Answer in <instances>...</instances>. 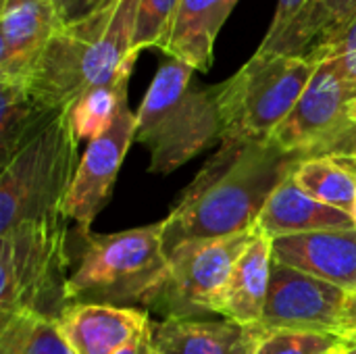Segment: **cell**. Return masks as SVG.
Returning a JSON list of instances; mask_svg holds the SVG:
<instances>
[{
	"label": "cell",
	"mask_w": 356,
	"mask_h": 354,
	"mask_svg": "<svg viewBox=\"0 0 356 354\" xmlns=\"http://www.w3.org/2000/svg\"><path fill=\"white\" fill-rule=\"evenodd\" d=\"M302 156L271 142H221L184 190L165 221V250L188 240H213L252 232L273 190Z\"/></svg>",
	"instance_id": "obj_1"
},
{
	"label": "cell",
	"mask_w": 356,
	"mask_h": 354,
	"mask_svg": "<svg viewBox=\"0 0 356 354\" xmlns=\"http://www.w3.org/2000/svg\"><path fill=\"white\" fill-rule=\"evenodd\" d=\"M140 0H111L88 19L63 25L44 50L29 96L50 115L69 111L94 88L131 75Z\"/></svg>",
	"instance_id": "obj_2"
},
{
	"label": "cell",
	"mask_w": 356,
	"mask_h": 354,
	"mask_svg": "<svg viewBox=\"0 0 356 354\" xmlns=\"http://www.w3.org/2000/svg\"><path fill=\"white\" fill-rule=\"evenodd\" d=\"M194 73L190 65L167 56L136 113V142L150 152V173L169 175L221 142L215 86H196Z\"/></svg>",
	"instance_id": "obj_3"
},
{
	"label": "cell",
	"mask_w": 356,
	"mask_h": 354,
	"mask_svg": "<svg viewBox=\"0 0 356 354\" xmlns=\"http://www.w3.org/2000/svg\"><path fill=\"white\" fill-rule=\"evenodd\" d=\"M163 236L165 221L119 234H83L79 265L67 280V305L148 307L167 273Z\"/></svg>",
	"instance_id": "obj_4"
},
{
	"label": "cell",
	"mask_w": 356,
	"mask_h": 354,
	"mask_svg": "<svg viewBox=\"0 0 356 354\" xmlns=\"http://www.w3.org/2000/svg\"><path fill=\"white\" fill-rule=\"evenodd\" d=\"M79 140L69 111L52 117L2 169L0 236L25 221L67 217Z\"/></svg>",
	"instance_id": "obj_5"
},
{
	"label": "cell",
	"mask_w": 356,
	"mask_h": 354,
	"mask_svg": "<svg viewBox=\"0 0 356 354\" xmlns=\"http://www.w3.org/2000/svg\"><path fill=\"white\" fill-rule=\"evenodd\" d=\"M315 69L317 63L307 56L257 50L238 73L215 86L221 142H269L300 100Z\"/></svg>",
	"instance_id": "obj_6"
},
{
	"label": "cell",
	"mask_w": 356,
	"mask_h": 354,
	"mask_svg": "<svg viewBox=\"0 0 356 354\" xmlns=\"http://www.w3.org/2000/svg\"><path fill=\"white\" fill-rule=\"evenodd\" d=\"M67 221H25L0 236V323L21 311L58 319L69 307Z\"/></svg>",
	"instance_id": "obj_7"
},
{
	"label": "cell",
	"mask_w": 356,
	"mask_h": 354,
	"mask_svg": "<svg viewBox=\"0 0 356 354\" xmlns=\"http://www.w3.org/2000/svg\"><path fill=\"white\" fill-rule=\"evenodd\" d=\"M257 227L246 234L188 240L167 252V273L148 307L163 315V319H200L217 313V303L223 286L252 242Z\"/></svg>",
	"instance_id": "obj_8"
},
{
	"label": "cell",
	"mask_w": 356,
	"mask_h": 354,
	"mask_svg": "<svg viewBox=\"0 0 356 354\" xmlns=\"http://www.w3.org/2000/svg\"><path fill=\"white\" fill-rule=\"evenodd\" d=\"M353 100L356 96L334 63L321 61L300 100L269 142L288 154L315 156L350 121Z\"/></svg>",
	"instance_id": "obj_9"
},
{
	"label": "cell",
	"mask_w": 356,
	"mask_h": 354,
	"mask_svg": "<svg viewBox=\"0 0 356 354\" xmlns=\"http://www.w3.org/2000/svg\"><path fill=\"white\" fill-rule=\"evenodd\" d=\"M346 290L273 261L269 294L259 328L340 334Z\"/></svg>",
	"instance_id": "obj_10"
},
{
	"label": "cell",
	"mask_w": 356,
	"mask_h": 354,
	"mask_svg": "<svg viewBox=\"0 0 356 354\" xmlns=\"http://www.w3.org/2000/svg\"><path fill=\"white\" fill-rule=\"evenodd\" d=\"M131 142H136V113H131L127 98H123L111 125L88 142L67 196L65 211L77 225L79 236L90 232L94 217L108 202Z\"/></svg>",
	"instance_id": "obj_11"
},
{
	"label": "cell",
	"mask_w": 356,
	"mask_h": 354,
	"mask_svg": "<svg viewBox=\"0 0 356 354\" xmlns=\"http://www.w3.org/2000/svg\"><path fill=\"white\" fill-rule=\"evenodd\" d=\"M60 27L52 0H2L0 81L27 88L44 50Z\"/></svg>",
	"instance_id": "obj_12"
},
{
	"label": "cell",
	"mask_w": 356,
	"mask_h": 354,
	"mask_svg": "<svg viewBox=\"0 0 356 354\" xmlns=\"http://www.w3.org/2000/svg\"><path fill=\"white\" fill-rule=\"evenodd\" d=\"M273 261L356 292V230L273 238Z\"/></svg>",
	"instance_id": "obj_13"
},
{
	"label": "cell",
	"mask_w": 356,
	"mask_h": 354,
	"mask_svg": "<svg viewBox=\"0 0 356 354\" xmlns=\"http://www.w3.org/2000/svg\"><path fill=\"white\" fill-rule=\"evenodd\" d=\"M75 354H117L150 321L144 311L111 305H69L56 319Z\"/></svg>",
	"instance_id": "obj_14"
},
{
	"label": "cell",
	"mask_w": 356,
	"mask_h": 354,
	"mask_svg": "<svg viewBox=\"0 0 356 354\" xmlns=\"http://www.w3.org/2000/svg\"><path fill=\"white\" fill-rule=\"evenodd\" d=\"M273 269V238L257 227L252 242L236 261L217 303V315L254 328L263 319Z\"/></svg>",
	"instance_id": "obj_15"
},
{
	"label": "cell",
	"mask_w": 356,
	"mask_h": 354,
	"mask_svg": "<svg viewBox=\"0 0 356 354\" xmlns=\"http://www.w3.org/2000/svg\"><path fill=\"white\" fill-rule=\"evenodd\" d=\"M238 0H181L173 25L161 44L165 56L207 73L213 65L217 35Z\"/></svg>",
	"instance_id": "obj_16"
},
{
	"label": "cell",
	"mask_w": 356,
	"mask_h": 354,
	"mask_svg": "<svg viewBox=\"0 0 356 354\" xmlns=\"http://www.w3.org/2000/svg\"><path fill=\"white\" fill-rule=\"evenodd\" d=\"M257 227L271 238H284L330 230H356V219L309 196L290 173L269 196Z\"/></svg>",
	"instance_id": "obj_17"
},
{
	"label": "cell",
	"mask_w": 356,
	"mask_h": 354,
	"mask_svg": "<svg viewBox=\"0 0 356 354\" xmlns=\"http://www.w3.org/2000/svg\"><path fill=\"white\" fill-rule=\"evenodd\" d=\"M156 354H246L248 328L229 319H165L152 323Z\"/></svg>",
	"instance_id": "obj_18"
},
{
	"label": "cell",
	"mask_w": 356,
	"mask_h": 354,
	"mask_svg": "<svg viewBox=\"0 0 356 354\" xmlns=\"http://www.w3.org/2000/svg\"><path fill=\"white\" fill-rule=\"evenodd\" d=\"M356 19V0H309L292 25L271 44L259 46L261 52L309 56L340 35Z\"/></svg>",
	"instance_id": "obj_19"
},
{
	"label": "cell",
	"mask_w": 356,
	"mask_h": 354,
	"mask_svg": "<svg viewBox=\"0 0 356 354\" xmlns=\"http://www.w3.org/2000/svg\"><path fill=\"white\" fill-rule=\"evenodd\" d=\"M0 165L4 169L13 156L56 115L46 113L29 96L25 86L0 81Z\"/></svg>",
	"instance_id": "obj_20"
},
{
	"label": "cell",
	"mask_w": 356,
	"mask_h": 354,
	"mask_svg": "<svg viewBox=\"0 0 356 354\" xmlns=\"http://www.w3.org/2000/svg\"><path fill=\"white\" fill-rule=\"evenodd\" d=\"M0 354H75L56 319L21 311L0 323Z\"/></svg>",
	"instance_id": "obj_21"
},
{
	"label": "cell",
	"mask_w": 356,
	"mask_h": 354,
	"mask_svg": "<svg viewBox=\"0 0 356 354\" xmlns=\"http://www.w3.org/2000/svg\"><path fill=\"white\" fill-rule=\"evenodd\" d=\"M292 179L319 202L356 219V188L350 173L332 156H309L292 169Z\"/></svg>",
	"instance_id": "obj_22"
},
{
	"label": "cell",
	"mask_w": 356,
	"mask_h": 354,
	"mask_svg": "<svg viewBox=\"0 0 356 354\" xmlns=\"http://www.w3.org/2000/svg\"><path fill=\"white\" fill-rule=\"evenodd\" d=\"M342 344V336L334 332L302 330H267L248 328L246 354H334Z\"/></svg>",
	"instance_id": "obj_23"
},
{
	"label": "cell",
	"mask_w": 356,
	"mask_h": 354,
	"mask_svg": "<svg viewBox=\"0 0 356 354\" xmlns=\"http://www.w3.org/2000/svg\"><path fill=\"white\" fill-rule=\"evenodd\" d=\"M127 83L129 77H123L115 83L94 88L69 108L71 125L79 142H92L111 125L121 100L127 98Z\"/></svg>",
	"instance_id": "obj_24"
},
{
	"label": "cell",
	"mask_w": 356,
	"mask_h": 354,
	"mask_svg": "<svg viewBox=\"0 0 356 354\" xmlns=\"http://www.w3.org/2000/svg\"><path fill=\"white\" fill-rule=\"evenodd\" d=\"M181 0H140L134 46L140 54L146 48H161Z\"/></svg>",
	"instance_id": "obj_25"
},
{
	"label": "cell",
	"mask_w": 356,
	"mask_h": 354,
	"mask_svg": "<svg viewBox=\"0 0 356 354\" xmlns=\"http://www.w3.org/2000/svg\"><path fill=\"white\" fill-rule=\"evenodd\" d=\"M307 58H311L313 63L332 61L340 77L356 96V19L340 35L330 40L325 46L313 50Z\"/></svg>",
	"instance_id": "obj_26"
},
{
	"label": "cell",
	"mask_w": 356,
	"mask_h": 354,
	"mask_svg": "<svg viewBox=\"0 0 356 354\" xmlns=\"http://www.w3.org/2000/svg\"><path fill=\"white\" fill-rule=\"evenodd\" d=\"M63 25H73L104 8L111 0H52Z\"/></svg>",
	"instance_id": "obj_27"
},
{
	"label": "cell",
	"mask_w": 356,
	"mask_h": 354,
	"mask_svg": "<svg viewBox=\"0 0 356 354\" xmlns=\"http://www.w3.org/2000/svg\"><path fill=\"white\" fill-rule=\"evenodd\" d=\"M309 0H277V8H275V15H273V21H271V27L263 40L261 46H267L271 42H275L290 25L292 21L298 17V13L305 8Z\"/></svg>",
	"instance_id": "obj_28"
},
{
	"label": "cell",
	"mask_w": 356,
	"mask_h": 354,
	"mask_svg": "<svg viewBox=\"0 0 356 354\" xmlns=\"http://www.w3.org/2000/svg\"><path fill=\"white\" fill-rule=\"evenodd\" d=\"M334 154H356V121H348L315 156H334Z\"/></svg>",
	"instance_id": "obj_29"
},
{
	"label": "cell",
	"mask_w": 356,
	"mask_h": 354,
	"mask_svg": "<svg viewBox=\"0 0 356 354\" xmlns=\"http://www.w3.org/2000/svg\"><path fill=\"white\" fill-rule=\"evenodd\" d=\"M117 354H156L154 353V342H152V321Z\"/></svg>",
	"instance_id": "obj_30"
},
{
	"label": "cell",
	"mask_w": 356,
	"mask_h": 354,
	"mask_svg": "<svg viewBox=\"0 0 356 354\" xmlns=\"http://www.w3.org/2000/svg\"><path fill=\"white\" fill-rule=\"evenodd\" d=\"M340 336L342 338H356V292L348 294L342 323H340Z\"/></svg>",
	"instance_id": "obj_31"
},
{
	"label": "cell",
	"mask_w": 356,
	"mask_h": 354,
	"mask_svg": "<svg viewBox=\"0 0 356 354\" xmlns=\"http://www.w3.org/2000/svg\"><path fill=\"white\" fill-rule=\"evenodd\" d=\"M332 159H334L342 169H346V171L350 173V177H353L356 188V154H334Z\"/></svg>",
	"instance_id": "obj_32"
},
{
	"label": "cell",
	"mask_w": 356,
	"mask_h": 354,
	"mask_svg": "<svg viewBox=\"0 0 356 354\" xmlns=\"http://www.w3.org/2000/svg\"><path fill=\"white\" fill-rule=\"evenodd\" d=\"M340 354H356V338H342L340 344Z\"/></svg>",
	"instance_id": "obj_33"
},
{
	"label": "cell",
	"mask_w": 356,
	"mask_h": 354,
	"mask_svg": "<svg viewBox=\"0 0 356 354\" xmlns=\"http://www.w3.org/2000/svg\"><path fill=\"white\" fill-rule=\"evenodd\" d=\"M350 119L356 121V100H353V104H350Z\"/></svg>",
	"instance_id": "obj_34"
},
{
	"label": "cell",
	"mask_w": 356,
	"mask_h": 354,
	"mask_svg": "<svg viewBox=\"0 0 356 354\" xmlns=\"http://www.w3.org/2000/svg\"><path fill=\"white\" fill-rule=\"evenodd\" d=\"M338 351H340V348H338ZM334 354H340V353H334Z\"/></svg>",
	"instance_id": "obj_35"
}]
</instances>
